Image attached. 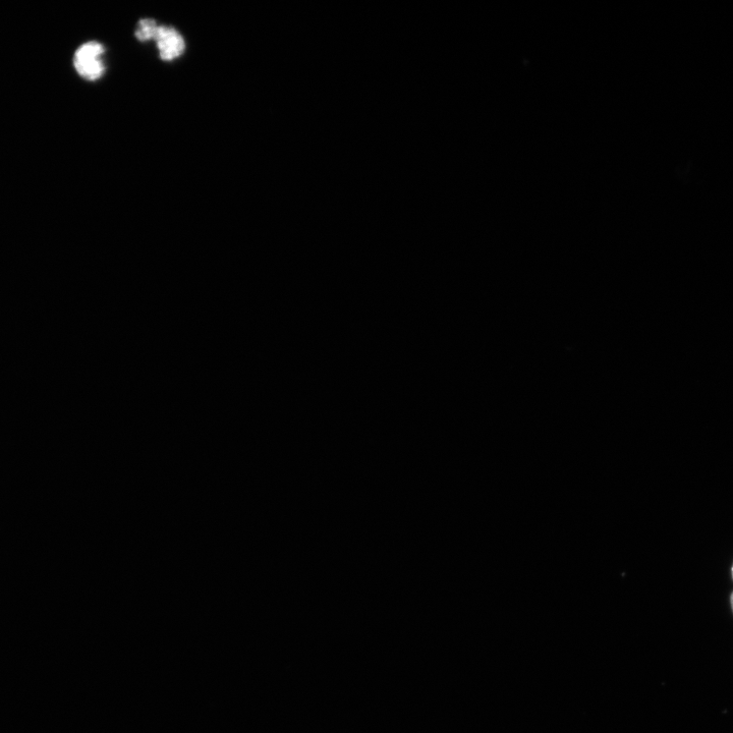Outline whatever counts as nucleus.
Listing matches in <instances>:
<instances>
[{
    "label": "nucleus",
    "mask_w": 733,
    "mask_h": 733,
    "mask_svg": "<svg viewBox=\"0 0 733 733\" xmlns=\"http://www.w3.org/2000/svg\"><path fill=\"white\" fill-rule=\"evenodd\" d=\"M104 51V47L95 41L85 43L77 50L75 68L80 76L95 81L104 74L105 67L101 60Z\"/></svg>",
    "instance_id": "1"
},
{
    "label": "nucleus",
    "mask_w": 733,
    "mask_h": 733,
    "mask_svg": "<svg viewBox=\"0 0 733 733\" xmlns=\"http://www.w3.org/2000/svg\"><path fill=\"white\" fill-rule=\"evenodd\" d=\"M154 40L157 43L160 58L165 62L180 58L186 49L184 38L172 27L159 26Z\"/></svg>",
    "instance_id": "2"
},
{
    "label": "nucleus",
    "mask_w": 733,
    "mask_h": 733,
    "mask_svg": "<svg viewBox=\"0 0 733 733\" xmlns=\"http://www.w3.org/2000/svg\"><path fill=\"white\" fill-rule=\"evenodd\" d=\"M158 27L159 26L152 19L141 20L139 23V29L136 31V37L143 42L154 40Z\"/></svg>",
    "instance_id": "3"
},
{
    "label": "nucleus",
    "mask_w": 733,
    "mask_h": 733,
    "mask_svg": "<svg viewBox=\"0 0 733 733\" xmlns=\"http://www.w3.org/2000/svg\"><path fill=\"white\" fill-rule=\"evenodd\" d=\"M730 603H731V608H732V611H733V593H732L731 598H730Z\"/></svg>",
    "instance_id": "4"
},
{
    "label": "nucleus",
    "mask_w": 733,
    "mask_h": 733,
    "mask_svg": "<svg viewBox=\"0 0 733 733\" xmlns=\"http://www.w3.org/2000/svg\"><path fill=\"white\" fill-rule=\"evenodd\" d=\"M732 577H733V567H732Z\"/></svg>",
    "instance_id": "5"
}]
</instances>
